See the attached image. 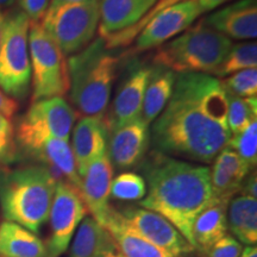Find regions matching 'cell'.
I'll return each mask as SVG.
<instances>
[{
	"mask_svg": "<svg viewBox=\"0 0 257 257\" xmlns=\"http://www.w3.org/2000/svg\"><path fill=\"white\" fill-rule=\"evenodd\" d=\"M201 14L197 0H187L165 9L150 19L138 34L140 36L136 38L134 53L162 46L191 28Z\"/></svg>",
	"mask_w": 257,
	"mask_h": 257,
	"instance_id": "12",
	"label": "cell"
},
{
	"mask_svg": "<svg viewBox=\"0 0 257 257\" xmlns=\"http://www.w3.org/2000/svg\"><path fill=\"white\" fill-rule=\"evenodd\" d=\"M47 245L36 233L12 221H0V257H47Z\"/></svg>",
	"mask_w": 257,
	"mask_h": 257,
	"instance_id": "24",
	"label": "cell"
},
{
	"mask_svg": "<svg viewBox=\"0 0 257 257\" xmlns=\"http://www.w3.org/2000/svg\"><path fill=\"white\" fill-rule=\"evenodd\" d=\"M230 137L227 95L220 80L207 74H179L172 98L150 133L156 152L211 163Z\"/></svg>",
	"mask_w": 257,
	"mask_h": 257,
	"instance_id": "1",
	"label": "cell"
},
{
	"mask_svg": "<svg viewBox=\"0 0 257 257\" xmlns=\"http://www.w3.org/2000/svg\"><path fill=\"white\" fill-rule=\"evenodd\" d=\"M213 161V167L210 169L212 197L229 205L231 199L239 193L244 180L252 169L238 154L227 147Z\"/></svg>",
	"mask_w": 257,
	"mask_h": 257,
	"instance_id": "17",
	"label": "cell"
},
{
	"mask_svg": "<svg viewBox=\"0 0 257 257\" xmlns=\"http://www.w3.org/2000/svg\"><path fill=\"white\" fill-rule=\"evenodd\" d=\"M205 24L227 38L255 40L257 37V2L239 0L204 19Z\"/></svg>",
	"mask_w": 257,
	"mask_h": 257,
	"instance_id": "18",
	"label": "cell"
},
{
	"mask_svg": "<svg viewBox=\"0 0 257 257\" xmlns=\"http://www.w3.org/2000/svg\"><path fill=\"white\" fill-rule=\"evenodd\" d=\"M120 56L99 36L67 60L70 99L80 113L104 117L117 79Z\"/></svg>",
	"mask_w": 257,
	"mask_h": 257,
	"instance_id": "4",
	"label": "cell"
},
{
	"mask_svg": "<svg viewBox=\"0 0 257 257\" xmlns=\"http://www.w3.org/2000/svg\"><path fill=\"white\" fill-rule=\"evenodd\" d=\"M239 257H257V248L256 245L246 246L245 249H243L242 253Z\"/></svg>",
	"mask_w": 257,
	"mask_h": 257,
	"instance_id": "38",
	"label": "cell"
},
{
	"mask_svg": "<svg viewBox=\"0 0 257 257\" xmlns=\"http://www.w3.org/2000/svg\"><path fill=\"white\" fill-rule=\"evenodd\" d=\"M113 179V166L107 152L98 156L89 163L85 175L81 178V195L92 218L104 226L106 218L111 211L110 200L111 182Z\"/></svg>",
	"mask_w": 257,
	"mask_h": 257,
	"instance_id": "15",
	"label": "cell"
},
{
	"mask_svg": "<svg viewBox=\"0 0 257 257\" xmlns=\"http://www.w3.org/2000/svg\"><path fill=\"white\" fill-rule=\"evenodd\" d=\"M57 181L44 166L0 169V210L5 220L34 233L49 219Z\"/></svg>",
	"mask_w": 257,
	"mask_h": 257,
	"instance_id": "3",
	"label": "cell"
},
{
	"mask_svg": "<svg viewBox=\"0 0 257 257\" xmlns=\"http://www.w3.org/2000/svg\"><path fill=\"white\" fill-rule=\"evenodd\" d=\"M150 70L152 67L135 63L125 74L112 101L110 111L104 115L108 134L141 118Z\"/></svg>",
	"mask_w": 257,
	"mask_h": 257,
	"instance_id": "13",
	"label": "cell"
},
{
	"mask_svg": "<svg viewBox=\"0 0 257 257\" xmlns=\"http://www.w3.org/2000/svg\"><path fill=\"white\" fill-rule=\"evenodd\" d=\"M227 205L212 198L193 224V246L206 253L212 246L227 234Z\"/></svg>",
	"mask_w": 257,
	"mask_h": 257,
	"instance_id": "21",
	"label": "cell"
},
{
	"mask_svg": "<svg viewBox=\"0 0 257 257\" xmlns=\"http://www.w3.org/2000/svg\"><path fill=\"white\" fill-rule=\"evenodd\" d=\"M176 78H178L176 73L166 67H152L146 93H144L142 114H141L142 120L146 121L148 125L153 123L161 114V112L165 110L174 92Z\"/></svg>",
	"mask_w": 257,
	"mask_h": 257,
	"instance_id": "22",
	"label": "cell"
},
{
	"mask_svg": "<svg viewBox=\"0 0 257 257\" xmlns=\"http://www.w3.org/2000/svg\"><path fill=\"white\" fill-rule=\"evenodd\" d=\"M227 229L239 243L251 246L257 242V199L238 194L226 211Z\"/></svg>",
	"mask_w": 257,
	"mask_h": 257,
	"instance_id": "25",
	"label": "cell"
},
{
	"mask_svg": "<svg viewBox=\"0 0 257 257\" xmlns=\"http://www.w3.org/2000/svg\"><path fill=\"white\" fill-rule=\"evenodd\" d=\"M142 170L148 185L140 207L165 217L193 245L195 218L213 198L210 168L155 150L144 161Z\"/></svg>",
	"mask_w": 257,
	"mask_h": 257,
	"instance_id": "2",
	"label": "cell"
},
{
	"mask_svg": "<svg viewBox=\"0 0 257 257\" xmlns=\"http://www.w3.org/2000/svg\"><path fill=\"white\" fill-rule=\"evenodd\" d=\"M227 95V126L231 135L238 134L257 117V98Z\"/></svg>",
	"mask_w": 257,
	"mask_h": 257,
	"instance_id": "27",
	"label": "cell"
},
{
	"mask_svg": "<svg viewBox=\"0 0 257 257\" xmlns=\"http://www.w3.org/2000/svg\"><path fill=\"white\" fill-rule=\"evenodd\" d=\"M29 54L31 64L32 101L66 94L69 91L66 56L40 23L30 22Z\"/></svg>",
	"mask_w": 257,
	"mask_h": 257,
	"instance_id": "8",
	"label": "cell"
},
{
	"mask_svg": "<svg viewBox=\"0 0 257 257\" xmlns=\"http://www.w3.org/2000/svg\"><path fill=\"white\" fill-rule=\"evenodd\" d=\"M100 21L99 2L68 3L50 0L40 24L67 55H74L87 47Z\"/></svg>",
	"mask_w": 257,
	"mask_h": 257,
	"instance_id": "7",
	"label": "cell"
},
{
	"mask_svg": "<svg viewBox=\"0 0 257 257\" xmlns=\"http://www.w3.org/2000/svg\"><path fill=\"white\" fill-rule=\"evenodd\" d=\"M227 148L232 149L250 166L255 168L257 163V119L238 134L231 135Z\"/></svg>",
	"mask_w": 257,
	"mask_h": 257,
	"instance_id": "30",
	"label": "cell"
},
{
	"mask_svg": "<svg viewBox=\"0 0 257 257\" xmlns=\"http://www.w3.org/2000/svg\"><path fill=\"white\" fill-rule=\"evenodd\" d=\"M104 227L113 236L126 257H178L138 236L127 226L119 211L114 208H111Z\"/></svg>",
	"mask_w": 257,
	"mask_h": 257,
	"instance_id": "23",
	"label": "cell"
},
{
	"mask_svg": "<svg viewBox=\"0 0 257 257\" xmlns=\"http://www.w3.org/2000/svg\"><path fill=\"white\" fill-rule=\"evenodd\" d=\"M87 212L80 188L68 181L57 182L49 212L50 237L46 244L47 257H60L67 251Z\"/></svg>",
	"mask_w": 257,
	"mask_h": 257,
	"instance_id": "10",
	"label": "cell"
},
{
	"mask_svg": "<svg viewBox=\"0 0 257 257\" xmlns=\"http://www.w3.org/2000/svg\"><path fill=\"white\" fill-rule=\"evenodd\" d=\"M182 2H187V0H157L156 4L153 6L152 10H150V11L148 12V14L144 16L140 22H138V23L127 29H124V30L115 32V34L107 35V36H104V37L100 36V37L104 40L106 47L111 50L115 49V48L128 46V44H131V42L137 37V35L140 34L141 30H142L144 27H146L150 19L155 17L157 14H160V12L163 11L165 9L170 8V6L176 5Z\"/></svg>",
	"mask_w": 257,
	"mask_h": 257,
	"instance_id": "28",
	"label": "cell"
},
{
	"mask_svg": "<svg viewBox=\"0 0 257 257\" xmlns=\"http://www.w3.org/2000/svg\"><path fill=\"white\" fill-rule=\"evenodd\" d=\"M19 157L16 143L15 125L11 119L0 114V169L10 167Z\"/></svg>",
	"mask_w": 257,
	"mask_h": 257,
	"instance_id": "32",
	"label": "cell"
},
{
	"mask_svg": "<svg viewBox=\"0 0 257 257\" xmlns=\"http://www.w3.org/2000/svg\"><path fill=\"white\" fill-rule=\"evenodd\" d=\"M238 194L240 195H246V197H251L256 199L257 195V178H256V172L253 170V173L250 172L249 175L246 176L244 180L242 188Z\"/></svg>",
	"mask_w": 257,
	"mask_h": 257,
	"instance_id": "36",
	"label": "cell"
},
{
	"mask_svg": "<svg viewBox=\"0 0 257 257\" xmlns=\"http://www.w3.org/2000/svg\"><path fill=\"white\" fill-rule=\"evenodd\" d=\"M128 227L148 242L182 257L194 252V246L176 227L156 212L142 207H126L119 211Z\"/></svg>",
	"mask_w": 257,
	"mask_h": 257,
	"instance_id": "11",
	"label": "cell"
},
{
	"mask_svg": "<svg viewBox=\"0 0 257 257\" xmlns=\"http://www.w3.org/2000/svg\"><path fill=\"white\" fill-rule=\"evenodd\" d=\"M76 119V111L62 96L34 101L15 126L18 152L49 137L69 142Z\"/></svg>",
	"mask_w": 257,
	"mask_h": 257,
	"instance_id": "9",
	"label": "cell"
},
{
	"mask_svg": "<svg viewBox=\"0 0 257 257\" xmlns=\"http://www.w3.org/2000/svg\"><path fill=\"white\" fill-rule=\"evenodd\" d=\"M243 251V244L233 236L226 234L206 252L207 257H239Z\"/></svg>",
	"mask_w": 257,
	"mask_h": 257,
	"instance_id": "33",
	"label": "cell"
},
{
	"mask_svg": "<svg viewBox=\"0 0 257 257\" xmlns=\"http://www.w3.org/2000/svg\"><path fill=\"white\" fill-rule=\"evenodd\" d=\"M29 28L30 19L22 10L9 9L5 12L0 47V89L15 100L24 99L30 89Z\"/></svg>",
	"mask_w": 257,
	"mask_h": 257,
	"instance_id": "6",
	"label": "cell"
},
{
	"mask_svg": "<svg viewBox=\"0 0 257 257\" xmlns=\"http://www.w3.org/2000/svg\"><path fill=\"white\" fill-rule=\"evenodd\" d=\"M257 67V44L256 42H243L232 44L223 62L218 67L213 75L225 78L248 68Z\"/></svg>",
	"mask_w": 257,
	"mask_h": 257,
	"instance_id": "26",
	"label": "cell"
},
{
	"mask_svg": "<svg viewBox=\"0 0 257 257\" xmlns=\"http://www.w3.org/2000/svg\"><path fill=\"white\" fill-rule=\"evenodd\" d=\"M18 108V101L15 100L11 96L6 95L5 93L0 89V114L5 115V117L8 118H11L17 113Z\"/></svg>",
	"mask_w": 257,
	"mask_h": 257,
	"instance_id": "35",
	"label": "cell"
},
{
	"mask_svg": "<svg viewBox=\"0 0 257 257\" xmlns=\"http://www.w3.org/2000/svg\"><path fill=\"white\" fill-rule=\"evenodd\" d=\"M49 4L50 0H18L19 10L28 16L31 23H40Z\"/></svg>",
	"mask_w": 257,
	"mask_h": 257,
	"instance_id": "34",
	"label": "cell"
},
{
	"mask_svg": "<svg viewBox=\"0 0 257 257\" xmlns=\"http://www.w3.org/2000/svg\"><path fill=\"white\" fill-rule=\"evenodd\" d=\"M149 143V125L142 118H138L108 134V159L118 169L133 168L143 161Z\"/></svg>",
	"mask_w": 257,
	"mask_h": 257,
	"instance_id": "14",
	"label": "cell"
},
{
	"mask_svg": "<svg viewBox=\"0 0 257 257\" xmlns=\"http://www.w3.org/2000/svg\"><path fill=\"white\" fill-rule=\"evenodd\" d=\"M147 194V184L142 175L124 172L112 179L110 197L121 201H141Z\"/></svg>",
	"mask_w": 257,
	"mask_h": 257,
	"instance_id": "29",
	"label": "cell"
},
{
	"mask_svg": "<svg viewBox=\"0 0 257 257\" xmlns=\"http://www.w3.org/2000/svg\"><path fill=\"white\" fill-rule=\"evenodd\" d=\"M61 2H68V3H87V2H99V0H61Z\"/></svg>",
	"mask_w": 257,
	"mask_h": 257,
	"instance_id": "41",
	"label": "cell"
},
{
	"mask_svg": "<svg viewBox=\"0 0 257 257\" xmlns=\"http://www.w3.org/2000/svg\"><path fill=\"white\" fill-rule=\"evenodd\" d=\"M231 46L230 38L207 27L202 19L195 27L157 48L154 66L166 67L179 74L213 75Z\"/></svg>",
	"mask_w": 257,
	"mask_h": 257,
	"instance_id": "5",
	"label": "cell"
},
{
	"mask_svg": "<svg viewBox=\"0 0 257 257\" xmlns=\"http://www.w3.org/2000/svg\"><path fill=\"white\" fill-rule=\"evenodd\" d=\"M4 22H5V12L0 11V47L3 42V34H4Z\"/></svg>",
	"mask_w": 257,
	"mask_h": 257,
	"instance_id": "39",
	"label": "cell"
},
{
	"mask_svg": "<svg viewBox=\"0 0 257 257\" xmlns=\"http://www.w3.org/2000/svg\"><path fill=\"white\" fill-rule=\"evenodd\" d=\"M15 4V0H0V11L5 9H11V6Z\"/></svg>",
	"mask_w": 257,
	"mask_h": 257,
	"instance_id": "40",
	"label": "cell"
},
{
	"mask_svg": "<svg viewBox=\"0 0 257 257\" xmlns=\"http://www.w3.org/2000/svg\"><path fill=\"white\" fill-rule=\"evenodd\" d=\"M69 257H126L113 236L92 217H85L76 229Z\"/></svg>",
	"mask_w": 257,
	"mask_h": 257,
	"instance_id": "19",
	"label": "cell"
},
{
	"mask_svg": "<svg viewBox=\"0 0 257 257\" xmlns=\"http://www.w3.org/2000/svg\"><path fill=\"white\" fill-rule=\"evenodd\" d=\"M226 94L252 98L257 94V68H248L226 76L220 81Z\"/></svg>",
	"mask_w": 257,
	"mask_h": 257,
	"instance_id": "31",
	"label": "cell"
},
{
	"mask_svg": "<svg viewBox=\"0 0 257 257\" xmlns=\"http://www.w3.org/2000/svg\"><path fill=\"white\" fill-rule=\"evenodd\" d=\"M157 0H99V36L133 27L152 10Z\"/></svg>",
	"mask_w": 257,
	"mask_h": 257,
	"instance_id": "20",
	"label": "cell"
},
{
	"mask_svg": "<svg viewBox=\"0 0 257 257\" xmlns=\"http://www.w3.org/2000/svg\"><path fill=\"white\" fill-rule=\"evenodd\" d=\"M108 128L104 117H82L73 130L72 152L80 179L89 163L107 152Z\"/></svg>",
	"mask_w": 257,
	"mask_h": 257,
	"instance_id": "16",
	"label": "cell"
},
{
	"mask_svg": "<svg viewBox=\"0 0 257 257\" xmlns=\"http://www.w3.org/2000/svg\"><path fill=\"white\" fill-rule=\"evenodd\" d=\"M198 4H199V8H200L201 12L204 14V12H208V11H212V10L217 9L218 6L223 5L224 3L229 2V0H197Z\"/></svg>",
	"mask_w": 257,
	"mask_h": 257,
	"instance_id": "37",
	"label": "cell"
}]
</instances>
